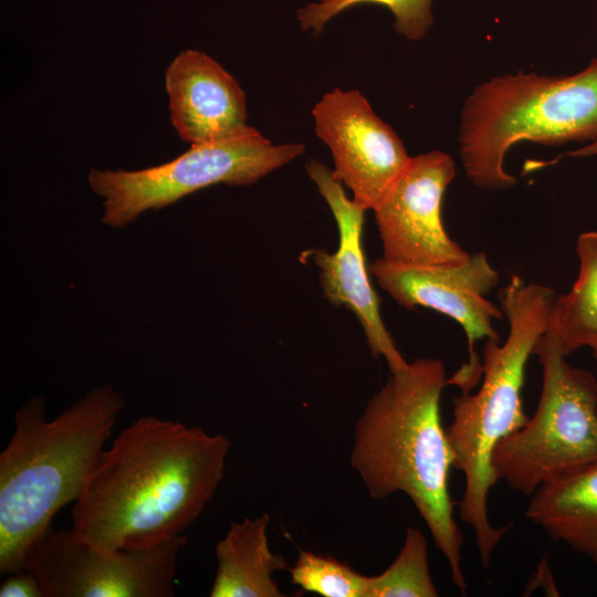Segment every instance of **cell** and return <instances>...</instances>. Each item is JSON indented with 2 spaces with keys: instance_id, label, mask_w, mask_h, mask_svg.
<instances>
[{
  "instance_id": "9c48e42d",
  "label": "cell",
  "mask_w": 597,
  "mask_h": 597,
  "mask_svg": "<svg viewBox=\"0 0 597 597\" xmlns=\"http://www.w3.org/2000/svg\"><path fill=\"white\" fill-rule=\"evenodd\" d=\"M368 269L380 287L400 306L431 308L461 325L468 339L469 359L447 379V384L470 392L482 378V363L474 352V344L481 339L500 341L493 322L501 321L504 315L486 298L500 279L486 255L482 252L470 254L458 265L406 264L380 258Z\"/></svg>"
},
{
  "instance_id": "ac0fdd59",
  "label": "cell",
  "mask_w": 597,
  "mask_h": 597,
  "mask_svg": "<svg viewBox=\"0 0 597 597\" xmlns=\"http://www.w3.org/2000/svg\"><path fill=\"white\" fill-rule=\"evenodd\" d=\"M432 0H320L297 11V20L303 30L313 34L323 31L325 24L338 13L362 4H377L388 8L395 17L394 28L408 40H419L433 22Z\"/></svg>"
},
{
  "instance_id": "44dd1931",
  "label": "cell",
  "mask_w": 597,
  "mask_h": 597,
  "mask_svg": "<svg viewBox=\"0 0 597 597\" xmlns=\"http://www.w3.org/2000/svg\"><path fill=\"white\" fill-rule=\"evenodd\" d=\"M597 154V142L590 143L587 146H584L582 148H578L576 150L568 151L566 155H570L573 157H586Z\"/></svg>"
},
{
  "instance_id": "7a4b0ae2",
  "label": "cell",
  "mask_w": 597,
  "mask_h": 597,
  "mask_svg": "<svg viewBox=\"0 0 597 597\" xmlns=\"http://www.w3.org/2000/svg\"><path fill=\"white\" fill-rule=\"evenodd\" d=\"M447 385L439 358H417L390 371L355 425L350 465L374 500L396 492L410 499L464 595L463 534L449 491L453 454L440 411Z\"/></svg>"
},
{
  "instance_id": "5bb4252c",
  "label": "cell",
  "mask_w": 597,
  "mask_h": 597,
  "mask_svg": "<svg viewBox=\"0 0 597 597\" xmlns=\"http://www.w3.org/2000/svg\"><path fill=\"white\" fill-rule=\"evenodd\" d=\"M525 515L597 564V461L540 486Z\"/></svg>"
},
{
  "instance_id": "7c38bea8",
  "label": "cell",
  "mask_w": 597,
  "mask_h": 597,
  "mask_svg": "<svg viewBox=\"0 0 597 597\" xmlns=\"http://www.w3.org/2000/svg\"><path fill=\"white\" fill-rule=\"evenodd\" d=\"M307 176L328 205L338 230L334 253L311 249L303 253L320 270L325 298L335 307L352 311L363 327L374 357H383L390 371L407 365L381 318L379 297L370 280L363 250V226L366 209L349 199L333 171L316 160L305 166Z\"/></svg>"
},
{
  "instance_id": "30bf717a",
  "label": "cell",
  "mask_w": 597,
  "mask_h": 597,
  "mask_svg": "<svg viewBox=\"0 0 597 597\" xmlns=\"http://www.w3.org/2000/svg\"><path fill=\"white\" fill-rule=\"evenodd\" d=\"M455 175L442 151L410 158L404 172L373 209L383 259L406 264L458 265L470 256L446 232L442 198Z\"/></svg>"
},
{
  "instance_id": "ba28073f",
  "label": "cell",
  "mask_w": 597,
  "mask_h": 597,
  "mask_svg": "<svg viewBox=\"0 0 597 597\" xmlns=\"http://www.w3.org/2000/svg\"><path fill=\"white\" fill-rule=\"evenodd\" d=\"M180 535L150 548L102 553L70 530L52 527L30 552L25 569L44 597H172Z\"/></svg>"
},
{
  "instance_id": "3957f363",
  "label": "cell",
  "mask_w": 597,
  "mask_h": 597,
  "mask_svg": "<svg viewBox=\"0 0 597 597\" xmlns=\"http://www.w3.org/2000/svg\"><path fill=\"white\" fill-rule=\"evenodd\" d=\"M123 407L121 394L105 384L51 420L39 396L17 410L0 453L1 574L25 569L53 516L78 499Z\"/></svg>"
},
{
  "instance_id": "d6986e66",
  "label": "cell",
  "mask_w": 597,
  "mask_h": 597,
  "mask_svg": "<svg viewBox=\"0 0 597 597\" xmlns=\"http://www.w3.org/2000/svg\"><path fill=\"white\" fill-rule=\"evenodd\" d=\"M287 570L292 584L304 591L323 597H366L368 576L334 557L300 549Z\"/></svg>"
},
{
  "instance_id": "e0dca14e",
  "label": "cell",
  "mask_w": 597,
  "mask_h": 597,
  "mask_svg": "<svg viewBox=\"0 0 597 597\" xmlns=\"http://www.w3.org/2000/svg\"><path fill=\"white\" fill-rule=\"evenodd\" d=\"M429 570L428 543L419 528L408 527L401 549L381 574L368 576L366 597H436Z\"/></svg>"
},
{
  "instance_id": "9a60e30c",
  "label": "cell",
  "mask_w": 597,
  "mask_h": 597,
  "mask_svg": "<svg viewBox=\"0 0 597 597\" xmlns=\"http://www.w3.org/2000/svg\"><path fill=\"white\" fill-rule=\"evenodd\" d=\"M270 515L231 522L216 545L217 570L210 597H283L273 575L289 568L269 545Z\"/></svg>"
},
{
  "instance_id": "8fae6325",
  "label": "cell",
  "mask_w": 597,
  "mask_h": 597,
  "mask_svg": "<svg viewBox=\"0 0 597 597\" xmlns=\"http://www.w3.org/2000/svg\"><path fill=\"white\" fill-rule=\"evenodd\" d=\"M312 114L316 135L331 150L334 177L355 202L373 210L410 161L402 142L358 91L334 88Z\"/></svg>"
},
{
  "instance_id": "6da1fadb",
  "label": "cell",
  "mask_w": 597,
  "mask_h": 597,
  "mask_svg": "<svg viewBox=\"0 0 597 597\" xmlns=\"http://www.w3.org/2000/svg\"><path fill=\"white\" fill-rule=\"evenodd\" d=\"M231 441L198 426L143 416L104 449L74 502L71 531L102 553L182 535L221 483Z\"/></svg>"
},
{
  "instance_id": "5b68a950",
  "label": "cell",
  "mask_w": 597,
  "mask_h": 597,
  "mask_svg": "<svg viewBox=\"0 0 597 597\" xmlns=\"http://www.w3.org/2000/svg\"><path fill=\"white\" fill-rule=\"evenodd\" d=\"M523 140L548 146L597 142V57L568 76L520 72L476 86L462 109L459 130L468 178L491 190L514 186L504 158Z\"/></svg>"
},
{
  "instance_id": "7402d4cb",
  "label": "cell",
  "mask_w": 597,
  "mask_h": 597,
  "mask_svg": "<svg viewBox=\"0 0 597 597\" xmlns=\"http://www.w3.org/2000/svg\"><path fill=\"white\" fill-rule=\"evenodd\" d=\"M591 350H593V355H594V357H595V358L597 359V347H596V348H594V349H591Z\"/></svg>"
},
{
  "instance_id": "4fadbf2b",
  "label": "cell",
  "mask_w": 597,
  "mask_h": 597,
  "mask_svg": "<svg viewBox=\"0 0 597 597\" xmlns=\"http://www.w3.org/2000/svg\"><path fill=\"white\" fill-rule=\"evenodd\" d=\"M165 83L171 124L190 145L230 138L251 128L244 92L206 53L180 52L167 67Z\"/></svg>"
},
{
  "instance_id": "52a82bcc",
  "label": "cell",
  "mask_w": 597,
  "mask_h": 597,
  "mask_svg": "<svg viewBox=\"0 0 597 597\" xmlns=\"http://www.w3.org/2000/svg\"><path fill=\"white\" fill-rule=\"evenodd\" d=\"M303 144H272L251 127L240 135L191 147L171 161L146 169H92L88 184L104 199L102 222L121 229L202 188L247 186L303 154Z\"/></svg>"
},
{
  "instance_id": "2e32d148",
  "label": "cell",
  "mask_w": 597,
  "mask_h": 597,
  "mask_svg": "<svg viewBox=\"0 0 597 597\" xmlns=\"http://www.w3.org/2000/svg\"><path fill=\"white\" fill-rule=\"evenodd\" d=\"M578 276L570 291L556 296L551 324L565 356L597 347V232L582 233L576 243Z\"/></svg>"
},
{
  "instance_id": "277c9868",
  "label": "cell",
  "mask_w": 597,
  "mask_h": 597,
  "mask_svg": "<svg viewBox=\"0 0 597 597\" xmlns=\"http://www.w3.org/2000/svg\"><path fill=\"white\" fill-rule=\"evenodd\" d=\"M553 289L513 275L499 292L500 307L509 322L503 344L488 339L483 349L482 380L476 392L454 399L453 420L446 429L453 468L464 475L459 516L475 536L482 565L486 568L507 527L491 524L490 490L499 481L492 465L495 447L528 420L522 390L527 360L545 333L556 298Z\"/></svg>"
},
{
  "instance_id": "ffe728a7",
  "label": "cell",
  "mask_w": 597,
  "mask_h": 597,
  "mask_svg": "<svg viewBox=\"0 0 597 597\" xmlns=\"http://www.w3.org/2000/svg\"><path fill=\"white\" fill-rule=\"evenodd\" d=\"M0 597H44V593L36 576L22 569L9 574L1 583Z\"/></svg>"
},
{
  "instance_id": "8992f818",
  "label": "cell",
  "mask_w": 597,
  "mask_h": 597,
  "mask_svg": "<svg viewBox=\"0 0 597 597\" xmlns=\"http://www.w3.org/2000/svg\"><path fill=\"white\" fill-rule=\"evenodd\" d=\"M533 355L543 367L542 392L527 422L498 443V480L532 495L540 486L597 461V379L570 366L549 324Z\"/></svg>"
}]
</instances>
